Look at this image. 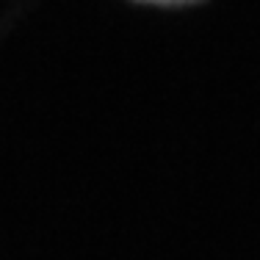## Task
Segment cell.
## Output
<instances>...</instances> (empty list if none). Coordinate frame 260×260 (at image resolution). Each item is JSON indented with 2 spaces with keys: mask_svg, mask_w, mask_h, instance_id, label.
<instances>
[{
  "mask_svg": "<svg viewBox=\"0 0 260 260\" xmlns=\"http://www.w3.org/2000/svg\"><path fill=\"white\" fill-rule=\"evenodd\" d=\"M147 3H183V0H147Z\"/></svg>",
  "mask_w": 260,
  "mask_h": 260,
  "instance_id": "cell-1",
  "label": "cell"
}]
</instances>
